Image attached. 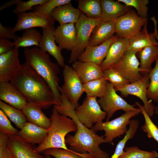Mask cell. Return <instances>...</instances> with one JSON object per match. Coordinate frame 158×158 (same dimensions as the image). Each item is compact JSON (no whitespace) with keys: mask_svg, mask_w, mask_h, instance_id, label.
I'll return each mask as SVG.
<instances>
[{"mask_svg":"<svg viewBox=\"0 0 158 158\" xmlns=\"http://www.w3.org/2000/svg\"><path fill=\"white\" fill-rule=\"evenodd\" d=\"M101 107L107 114L106 121H109L114 114L119 110L125 112L140 110L135 108L134 105H131L118 95L113 85L108 82L107 87L104 95L97 101Z\"/></svg>","mask_w":158,"mask_h":158,"instance_id":"obj_10","label":"cell"},{"mask_svg":"<svg viewBox=\"0 0 158 158\" xmlns=\"http://www.w3.org/2000/svg\"><path fill=\"white\" fill-rule=\"evenodd\" d=\"M24 54L26 62L33 68L46 81L54 95L56 105L60 104L61 95L58 75L60 71L59 65L52 62L46 52L39 47L25 48Z\"/></svg>","mask_w":158,"mask_h":158,"instance_id":"obj_3","label":"cell"},{"mask_svg":"<svg viewBox=\"0 0 158 158\" xmlns=\"http://www.w3.org/2000/svg\"><path fill=\"white\" fill-rule=\"evenodd\" d=\"M150 83L147 90L148 99L158 102V57L154 67L149 72Z\"/></svg>","mask_w":158,"mask_h":158,"instance_id":"obj_34","label":"cell"},{"mask_svg":"<svg viewBox=\"0 0 158 158\" xmlns=\"http://www.w3.org/2000/svg\"><path fill=\"white\" fill-rule=\"evenodd\" d=\"M50 118L51 124L47 129V136L41 143L34 148L35 150L39 154L53 148L71 150L66 146L65 138L69 133L76 132L77 128L75 122L71 118L60 114L54 107Z\"/></svg>","mask_w":158,"mask_h":158,"instance_id":"obj_4","label":"cell"},{"mask_svg":"<svg viewBox=\"0 0 158 158\" xmlns=\"http://www.w3.org/2000/svg\"><path fill=\"white\" fill-rule=\"evenodd\" d=\"M108 82L103 77L87 82L83 84L84 92L86 96L100 98L106 92Z\"/></svg>","mask_w":158,"mask_h":158,"instance_id":"obj_29","label":"cell"},{"mask_svg":"<svg viewBox=\"0 0 158 158\" xmlns=\"http://www.w3.org/2000/svg\"><path fill=\"white\" fill-rule=\"evenodd\" d=\"M136 105L140 109L145 119V123L141 128L147 134L150 138L154 139L158 143V127L151 119L150 117L145 111L143 105L139 102H135Z\"/></svg>","mask_w":158,"mask_h":158,"instance_id":"obj_35","label":"cell"},{"mask_svg":"<svg viewBox=\"0 0 158 158\" xmlns=\"http://www.w3.org/2000/svg\"><path fill=\"white\" fill-rule=\"evenodd\" d=\"M103 77L108 81L114 88L130 83L118 71L113 68L103 71Z\"/></svg>","mask_w":158,"mask_h":158,"instance_id":"obj_38","label":"cell"},{"mask_svg":"<svg viewBox=\"0 0 158 158\" xmlns=\"http://www.w3.org/2000/svg\"><path fill=\"white\" fill-rule=\"evenodd\" d=\"M17 15V21L13 28L15 33L35 27L45 28L54 27L55 20L53 18L40 12H25Z\"/></svg>","mask_w":158,"mask_h":158,"instance_id":"obj_12","label":"cell"},{"mask_svg":"<svg viewBox=\"0 0 158 158\" xmlns=\"http://www.w3.org/2000/svg\"><path fill=\"white\" fill-rule=\"evenodd\" d=\"M49 0H30L23 1L20 0L16 5L15 9L13 11V13L18 14L24 13L26 11L33 10L34 7L42 5L46 3Z\"/></svg>","mask_w":158,"mask_h":158,"instance_id":"obj_41","label":"cell"},{"mask_svg":"<svg viewBox=\"0 0 158 158\" xmlns=\"http://www.w3.org/2000/svg\"><path fill=\"white\" fill-rule=\"evenodd\" d=\"M54 106L60 114L72 119L77 126V130L74 135H69L66 137V143L78 152L88 153L93 158H109V154L102 150L99 146L102 143H108L104 136L97 135L91 129L87 127L80 121L75 115L76 107L63 94H61L60 104Z\"/></svg>","mask_w":158,"mask_h":158,"instance_id":"obj_1","label":"cell"},{"mask_svg":"<svg viewBox=\"0 0 158 158\" xmlns=\"http://www.w3.org/2000/svg\"><path fill=\"white\" fill-rule=\"evenodd\" d=\"M81 13L80 10L74 7L70 2L56 8L51 16L55 20L59 22V25H61L71 23L75 24Z\"/></svg>","mask_w":158,"mask_h":158,"instance_id":"obj_26","label":"cell"},{"mask_svg":"<svg viewBox=\"0 0 158 158\" xmlns=\"http://www.w3.org/2000/svg\"><path fill=\"white\" fill-rule=\"evenodd\" d=\"M115 21H100L94 29L87 47L99 45L113 37L115 33Z\"/></svg>","mask_w":158,"mask_h":158,"instance_id":"obj_23","label":"cell"},{"mask_svg":"<svg viewBox=\"0 0 158 158\" xmlns=\"http://www.w3.org/2000/svg\"><path fill=\"white\" fill-rule=\"evenodd\" d=\"M118 37L115 35L99 45L87 47L79 57L78 60L83 62H92L100 66L106 58L111 45Z\"/></svg>","mask_w":158,"mask_h":158,"instance_id":"obj_15","label":"cell"},{"mask_svg":"<svg viewBox=\"0 0 158 158\" xmlns=\"http://www.w3.org/2000/svg\"><path fill=\"white\" fill-rule=\"evenodd\" d=\"M78 8L88 17L99 19L102 8L99 0H78Z\"/></svg>","mask_w":158,"mask_h":158,"instance_id":"obj_31","label":"cell"},{"mask_svg":"<svg viewBox=\"0 0 158 158\" xmlns=\"http://www.w3.org/2000/svg\"><path fill=\"white\" fill-rule=\"evenodd\" d=\"M75 113L80 121L90 129L94 124L102 121L107 116L95 97L86 96L82 104L75 108Z\"/></svg>","mask_w":158,"mask_h":158,"instance_id":"obj_7","label":"cell"},{"mask_svg":"<svg viewBox=\"0 0 158 158\" xmlns=\"http://www.w3.org/2000/svg\"><path fill=\"white\" fill-rule=\"evenodd\" d=\"M55 41L61 50L71 51L75 47L77 34L75 23L59 25L54 30Z\"/></svg>","mask_w":158,"mask_h":158,"instance_id":"obj_16","label":"cell"},{"mask_svg":"<svg viewBox=\"0 0 158 158\" xmlns=\"http://www.w3.org/2000/svg\"><path fill=\"white\" fill-rule=\"evenodd\" d=\"M154 113H155L157 115H158V106L155 107Z\"/></svg>","mask_w":158,"mask_h":158,"instance_id":"obj_48","label":"cell"},{"mask_svg":"<svg viewBox=\"0 0 158 158\" xmlns=\"http://www.w3.org/2000/svg\"><path fill=\"white\" fill-rule=\"evenodd\" d=\"M0 99L21 111L28 103L25 97L9 82H0Z\"/></svg>","mask_w":158,"mask_h":158,"instance_id":"obj_18","label":"cell"},{"mask_svg":"<svg viewBox=\"0 0 158 158\" xmlns=\"http://www.w3.org/2000/svg\"><path fill=\"white\" fill-rule=\"evenodd\" d=\"M9 137L0 132V158H13L9 145Z\"/></svg>","mask_w":158,"mask_h":158,"instance_id":"obj_43","label":"cell"},{"mask_svg":"<svg viewBox=\"0 0 158 158\" xmlns=\"http://www.w3.org/2000/svg\"><path fill=\"white\" fill-rule=\"evenodd\" d=\"M20 0H12L7 2H6L0 6V11L8 8L16 4L20 1Z\"/></svg>","mask_w":158,"mask_h":158,"instance_id":"obj_46","label":"cell"},{"mask_svg":"<svg viewBox=\"0 0 158 158\" xmlns=\"http://www.w3.org/2000/svg\"><path fill=\"white\" fill-rule=\"evenodd\" d=\"M147 20V18H141L135 11L128 10L115 21L116 35L119 37L129 39L141 30Z\"/></svg>","mask_w":158,"mask_h":158,"instance_id":"obj_8","label":"cell"},{"mask_svg":"<svg viewBox=\"0 0 158 158\" xmlns=\"http://www.w3.org/2000/svg\"><path fill=\"white\" fill-rule=\"evenodd\" d=\"M28 102L46 109L56 104L53 94L44 79L26 62L10 81Z\"/></svg>","mask_w":158,"mask_h":158,"instance_id":"obj_2","label":"cell"},{"mask_svg":"<svg viewBox=\"0 0 158 158\" xmlns=\"http://www.w3.org/2000/svg\"><path fill=\"white\" fill-rule=\"evenodd\" d=\"M138 53L140 60V68L147 73H149L151 70L152 64L158 57V46H147Z\"/></svg>","mask_w":158,"mask_h":158,"instance_id":"obj_30","label":"cell"},{"mask_svg":"<svg viewBox=\"0 0 158 158\" xmlns=\"http://www.w3.org/2000/svg\"><path fill=\"white\" fill-rule=\"evenodd\" d=\"M9 145L13 158H44L34 148L18 135L9 136Z\"/></svg>","mask_w":158,"mask_h":158,"instance_id":"obj_20","label":"cell"},{"mask_svg":"<svg viewBox=\"0 0 158 158\" xmlns=\"http://www.w3.org/2000/svg\"><path fill=\"white\" fill-rule=\"evenodd\" d=\"M14 47V42L8 39L0 38V55L6 54L12 50Z\"/></svg>","mask_w":158,"mask_h":158,"instance_id":"obj_45","label":"cell"},{"mask_svg":"<svg viewBox=\"0 0 158 158\" xmlns=\"http://www.w3.org/2000/svg\"><path fill=\"white\" fill-rule=\"evenodd\" d=\"M140 112V109L126 111L120 116L111 121L98 123L91 129L95 132L104 130L105 139L108 143L112 144L114 139L125 134L128 130L127 126L130 123V119Z\"/></svg>","mask_w":158,"mask_h":158,"instance_id":"obj_6","label":"cell"},{"mask_svg":"<svg viewBox=\"0 0 158 158\" xmlns=\"http://www.w3.org/2000/svg\"><path fill=\"white\" fill-rule=\"evenodd\" d=\"M151 20L153 22L154 25V32L155 35L156 39L158 41V32L157 29V20L155 19V17H153L151 18Z\"/></svg>","mask_w":158,"mask_h":158,"instance_id":"obj_47","label":"cell"},{"mask_svg":"<svg viewBox=\"0 0 158 158\" xmlns=\"http://www.w3.org/2000/svg\"><path fill=\"white\" fill-rule=\"evenodd\" d=\"M118 1L124 4L127 7L134 8L137 14L140 17L147 18L148 13L147 5L149 3L148 0H118Z\"/></svg>","mask_w":158,"mask_h":158,"instance_id":"obj_40","label":"cell"},{"mask_svg":"<svg viewBox=\"0 0 158 158\" xmlns=\"http://www.w3.org/2000/svg\"><path fill=\"white\" fill-rule=\"evenodd\" d=\"M0 131L9 136L18 135V131L11 124L7 117L0 110Z\"/></svg>","mask_w":158,"mask_h":158,"instance_id":"obj_42","label":"cell"},{"mask_svg":"<svg viewBox=\"0 0 158 158\" xmlns=\"http://www.w3.org/2000/svg\"><path fill=\"white\" fill-rule=\"evenodd\" d=\"M100 22L99 19L88 17L81 13L78 20L75 24L77 42L75 47L71 51L69 63H73L78 60L87 47L94 29Z\"/></svg>","mask_w":158,"mask_h":158,"instance_id":"obj_5","label":"cell"},{"mask_svg":"<svg viewBox=\"0 0 158 158\" xmlns=\"http://www.w3.org/2000/svg\"><path fill=\"white\" fill-rule=\"evenodd\" d=\"M128 39L118 37L111 45L107 55L100 65L104 71L112 68L123 57L127 50Z\"/></svg>","mask_w":158,"mask_h":158,"instance_id":"obj_19","label":"cell"},{"mask_svg":"<svg viewBox=\"0 0 158 158\" xmlns=\"http://www.w3.org/2000/svg\"><path fill=\"white\" fill-rule=\"evenodd\" d=\"M44 158H55L54 157L52 158L51 157V156H50L49 155L45 154L44 156Z\"/></svg>","mask_w":158,"mask_h":158,"instance_id":"obj_49","label":"cell"},{"mask_svg":"<svg viewBox=\"0 0 158 158\" xmlns=\"http://www.w3.org/2000/svg\"><path fill=\"white\" fill-rule=\"evenodd\" d=\"M102 8L101 17L102 22L115 21L128 11V7L118 1L101 0Z\"/></svg>","mask_w":158,"mask_h":158,"instance_id":"obj_22","label":"cell"},{"mask_svg":"<svg viewBox=\"0 0 158 158\" xmlns=\"http://www.w3.org/2000/svg\"><path fill=\"white\" fill-rule=\"evenodd\" d=\"M18 36L13 32V28L4 26L0 23V38L16 40Z\"/></svg>","mask_w":158,"mask_h":158,"instance_id":"obj_44","label":"cell"},{"mask_svg":"<svg viewBox=\"0 0 158 158\" xmlns=\"http://www.w3.org/2000/svg\"><path fill=\"white\" fill-rule=\"evenodd\" d=\"M139 122L137 120H130L128 129L124 137L117 145L115 151L110 158H119L124 152L126 144L130 139L133 137L138 129Z\"/></svg>","mask_w":158,"mask_h":158,"instance_id":"obj_33","label":"cell"},{"mask_svg":"<svg viewBox=\"0 0 158 158\" xmlns=\"http://www.w3.org/2000/svg\"><path fill=\"white\" fill-rule=\"evenodd\" d=\"M64 83L59 87L60 92L76 108L79 105L78 101L84 92L83 84L71 67L67 65L64 66L63 71Z\"/></svg>","mask_w":158,"mask_h":158,"instance_id":"obj_9","label":"cell"},{"mask_svg":"<svg viewBox=\"0 0 158 158\" xmlns=\"http://www.w3.org/2000/svg\"><path fill=\"white\" fill-rule=\"evenodd\" d=\"M71 0H49L45 4L33 7L34 11L42 13L49 16H51L53 11L61 5L71 2Z\"/></svg>","mask_w":158,"mask_h":158,"instance_id":"obj_39","label":"cell"},{"mask_svg":"<svg viewBox=\"0 0 158 158\" xmlns=\"http://www.w3.org/2000/svg\"><path fill=\"white\" fill-rule=\"evenodd\" d=\"M148 73H147L138 81L114 88L123 96L131 95L139 98L143 103L145 111L151 117L154 113L155 107L151 101L148 100L147 96V90L150 82Z\"/></svg>","mask_w":158,"mask_h":158,"instance_id":"obj_11","label":"cell"},{"mask_svg":"<svg viewBox=\"0 0 158 158\" xmlns=\"http://www.w3.org/2000/svg\"><path fill=\"white\" fill-rule=\"evenodd\" d=\"M42 37L40 32L34 28L27 29L24 30L21 36H18L14 40V47L26 48L33 46L38 47Z\"/></svg>","mask_w":158,"mask_h":158,"instance_id":"obj_28","label":"cell"},{"mask_svg":"<svg viewBox=\"0 0 158 158\" xmlns=\"http://www.w3.org/2000/svg\"><path fill=\"white\" fill-rule=\"evenodd\" d=\"M45 154L54 157L55 158H93L88 153H82L70 150L57 148L47 150L44 152Z\"/></svg>","mask_w":158,"mask_h":158,"instance_id":"obj_37","label":"cell"},{"mask_svg":"<svg viewBox=\"0 0 158 158\" xmlns=\"http://www.w3.org/2000/svg\"><path fill=\"white\" fill-rule=\"evenodd\" d=\"M158 153L155 150H143L138 147H126L124 151L119 158H157Z\"/></svg>","mask_w":158,"mask_h":158,"instance_id":"obj_36","label":"cell"},{"mask_svg":"<svg viewBox=\"0 0 158 158\" xmlns=\"http://www.w3.org/2000/svg\"><path fill=\"white\" fill-rule=\"evenodd\" d=\"M19 48L0 55V82H9L22 67L19 58Z\"/></svg>","mask_w":158,"mask_h":158,"instance_id":"obj_14","label":"cell"},{"mask_svg":"<svg viewBox=\"0 0 158 158\" xmlns=\"http://www.w3.org/2000/svg\"><path fill=\"white\" fill-rule=\"evenodd\" d=\"M0 108L6 116L19 129H21L27 118L21 110L0 101Z\"/></svg>","mask_w":158,"mask_h":158,"instance_id":"obj_32","label":"cell"},{"mask_svg":"<svg viewBox=\"0 0 158 158\" xmlns=\"http://www.w3.org/2000/svg\"><path fill=\"white\" fill-rule=\"evenodd\" d=\"M135 51L127 50L122 58L112 68L118 71L129 82L132 83L141 79L140 72L146 71L140 67V63Z\"/></svg>","mask_w":158,"mask_h":158,"instance_id":"obj_13","label":"cell"},{"mask_svg":"<svg viewBox=\"0 0 158 158\" xmlns=\"http://www.w3.org/2000/svg\"><path fill=\"white\" fill-rule=\"evenodd\" d=\"M42 109L39 106L28 102L21 111L29 122L48 129L51 124L50 118L46 116Z\"/></svg>","mask_w":158,"mask_h":158,"instance_id":"obj_27","label":"cell"},{"mask_svg":"<svg viewBox=\"0 0 158 158\" xmlns=\"http://www.w3.org/2000/svg\"><path fill=\"white\" fill-rule=\"evenodd\" d=\"M54 27L42 28V40L39 48L43 51L48 53L56 61L58 65L64 68L65 64L62 50L55 41L54 35Z\"/></svg>","mask_w":158,"mask_h":158,"instance_id":"obj_17","label":"cell"},{"mask_svg":"<svg viewBox=\"0 0 158 158\" xmlns=\"http://www.w3.org/2000/svg\"><path fill=\"white\" fill-rule=\"evenodd\" d=\"M72 67L83 84L103 77L100 66L93 63L77 60L73 63Z\"/></svg>","mask_w":158,"mask_h":158,"instance_id":"obj_21","label":"cell"},{"mask_svg":"<svg viewBox=\"0 0 158 158\" xmlns=\"http://www.w3.org/2000/svg\"><path fill=\"white\" fill-rule=\"evenodd\" d=\"M147 25V23L144 25L143 29L140 32L128 39L127 50L138 53L147 46H158V42L154 33H148Z\"/></svg>","mask_w":158,"mask_h":158,"instance_id":"obj_24","label":"cell"},{"mask_svg":"<svg viewBox=\"0 0 158 158\" xmlns=\"http://www.w3.org/2000/svg\"><path fill=\"white\" fill-rule=\"evenodd\" d=\"M47 132V129L27 121L18 131V135L28 143L39 145L44 140Z\"/></svg>","mask_w":158,"mask_h":158,"instance_id":"obj_25","label":"cell"}]
</instances>
